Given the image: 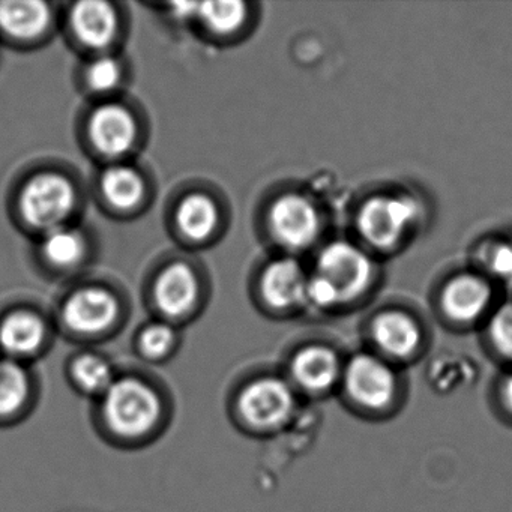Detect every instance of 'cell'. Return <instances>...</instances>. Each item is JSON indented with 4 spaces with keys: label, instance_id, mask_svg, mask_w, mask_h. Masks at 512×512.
I'll return each instance as SVG.
<instances>
[{
    "label": "cell",
    "instance_id": "16",
    "mask_svg": "<svg viewBox=\"0 0 512 512\" xmlns=\"http://www.w3.org/2000/svg\"><path fill=\"white\" fill-rule=\"evenodd\" d=\"M293 379L308 391H323L338 376V359L326 347L311 346L301 350L292 362Z\"/></svg>",
    "mask_w": 512,
    "mask_h": 512
},
{
    "label": "cell",
    "instance_id": "5",
    "mask_svg": "<svg viewBox=\"0 0 512 512\" xmlns=\"http://www.w3.org/2000/svg\"><path fill=\"white\" fill-rule=\"evenodd\" d=\"M295 400L290 386L275 377L250 383L239 398L242 416L257 428H274L292 415Z\"/></svg>",
    "mask_w": 512,
    "mask_h": 512
},
{
    "label": "cell",
    "instance_id": "3",
    "mask_svg": "<svg viewBox=\"0 0 512 512\" xmlns=\"http://www.w3.org/2000/svg\"><path fill=\"white\" fill-rule=\"evenodd\" d=\"M76 205V191L64 176L44 173L26 184L20 196V211L31 226L56 229Z\"/></svg>",
    "mask_w": 512,
    "mask_h": 512
},
{
    "label": "cell",
    "instance_id": "23",
    "mask_svg": "<svg viewBox=\"0 0 512 512\" xmlns=\"http://www.w3.org/2000/svg\"><path fill=\"white\" fill-rule=\"evenodd\" d=\"M85 244L83 239L71 230L56 229L50 233L44 244V254L50 262L59 266H70L80 260Z\"/></svg>",
    "mask_w": 512,
    "mask_h": 512
},
{
    "label": "cell",
    "instance_id": "25",
    "mask_svg": "<svg viewBox=\"0 0 512 512\" xmlns=\"http://www.w3.org/2000/svg\"><path fill=\"white\" fill-rule=\"evenodd\" d=\"M175 340V332L169 326H149L140 337V349L148 358H161L170 352Z\"/></svg>",
    "mask_w": 512,
    "mask_h": 512
},
{
    "label": "cell",
    "instance_id": "26",
    "mask_svg": "<svg viewBox=\"0 0 512 512\" xmlns=\"http://www.w3.org/2000/svg\"><path fill=\"white\" fill-rule=\"evenodd\" d=\"M490 337L499 352L512 358V304L503 305L491 317Z\"/></svg>",
    "mask_w": 512,
    "mask_h": 512
},
{
    "label": "cell",
    "instance_id": "14",
    "mask_svg": "<svg viewBox=\"0 0 512 512\" xmlns=\"http://www.w3.org/2000/svg\"><path fill=\"white\" fill-rule=\"evenodd\" d=\"M376 343L392 356L410 355L418 347L421 334L412 317L400 311H386L373 323Z\"/></svg>",
    "mask_w": 512,
    "mask_h": 512
},
{
    "label": "cell",
    "instance_id": "4",
    "mask_svg": "<svg viewBox=\"0 0 512 512\" xmlns=\"http://www.w3.org/2000/svg\"><path fill=\"white\" fill-rule=\"evenodd\" d=\"M317 277L334 290L338 304L358 298L371 281L373 265L364 251L349 242L328 245L317 260Z\"/></svg>",
    "mask_w": 512,
    "mask_h": 512
},
{
    "label": "cell",
    "instance_id": "2",
    "mask_svg": "<svg viewBox=\"0 0 512 512\" xmlns=\"http://www.w3.org/2000/svg\"><path fill=\"white\" fill-rule=\"evenodd\" d=\"M418 203L409 197L374 196L362 205L358 229L373 247L391 248L418 218Z\"/></svg>",
    "mask_w": 512,
    "mask_h": 512
},
{
    "label": "cell",
    "instance_id": "11",
    "mask_svg": "<svg viewBox=\"0 0 512 512\" xmlns=\"http://www.w3.org/2000/svg\"><path fill=\"white\" fill-rule=\"evenodd\" d=\"M308 278L296 260L281 259L268 266L262 278L266 302L274 308H290L304 301Z\"/></svg>",
    "mask_w": 512,
    "mask_h": 512
},
{
    "label": "cell",
    "instance_id": "21",
    "mask_svg": "<svg viewBox=\"0 0 512 512\" xmlns=\"http://www.w3.org/2000/svg\"><path fill=\"white\" fill-rule=\"evenodd\" d=\"M197 16L215 34H232L245 20V5L236 0L206 2L199 5Z\"/></svg>",
    "mask_w": 512,
    "mask_h": 512
},
{
    "label": "cell",
    "instance_id": "7",
    "mask_svg": "<svg viewBox=\"0 0 512 512\" xmlns=\"http://www.w3.org/2000/svg\"><path fill=\"white\" fill-rule=\"evenodd\" d=\"M346 386L361 406L382 409L394 397L395 377L385 362L374 356L359 355L347 367Z\"/></svg>",
    "mask_w": 512,
    "mask_h": 512
},
{
    "label": "cell",
    "instance_id": "20",
    "mask_svg": "<svg viewBox=\"0 0 512 512\" xmlns=\"http://www.w3.org/2000/svg\"><path fill=\"white\" fill-rule=\"evenodd\" d=\"M29 377L14 361H0V416L16 413L28 400Z\"/></svg>",
    "mask_w": 512,
    "mask_h": 512
},
{
    "label": "cell",
    "instance_id": "27",
    "mask_svg": "<svg viewBox=\"0 0 512 512\" xmlns=\"http://www.w3.org/2000/svg\"><path fill=\"white\" fill-rule=\"evenodd\" d=\"M121 70L113 59L101 58L89 68V85L94 91L107 92L118 85Z\"/></svg>",
    "mask_w": 512,
    "mask_h": 512
},
{
    "label": "cell",
    "instance_id": "10",
    "mask_svg": "<svg viewBox=\"0 0 512 512\" xmlns=\"http://www.w3.org/2000/svg\"><path fill=\"white\" fill-rule=\"evenodd\" d=\"M490 299V286L482 278L458 275L443 290L442 308L455 322L469 323L487 310Z\"/></svg>",
    "mask_w": 512,
    "mask_h": 512
},
{
    "label": "cell",
    "instance_id": "24",
    "mask_svg": "<svg viewBox=\"0 0 512 512\" xmlns=\"http://www.w3.org/2000/svg\"><path fill=\"white\" fill-rule=\"evenodd\" d=\"M485 265L506 286L512 287V241L497 242L487 248Z\"/></svg>",
    "mask_w": 512,
    "mask_h": 512
},
{
    "label": "cell",
    "instance_id": "19",
    "mask_svg": "<svg viewBox=\"0 0 512 512\" xmlns=\"http://www.w3.org/2000/svg\"><path fill=\"white\" fill-rule=\"evenodd\" d=\"M104 196L116 208L136 206L143 196V181L130 167H112L103 176Z\"/></svg>",
    "mask_w": 512,
    "mask_h": 512
},
{
    "label": "cell",
    "instance_id": "9",
    "mask_svg": "<svg viewBox=\"0 0 512 512\" xmlns=\"http://www.w3.org/2000/svg\"><path fill=\"white\" fill-rule=\"evenodd\" d=\"M137 127L131 113L121 106L100 107L92 116L91 139L101 154L118 157L133 148Z\"/></svg>",
    "mask_w": 512,
    "mask_h": 512
},
{
    "label": "cell",
    "instance_id": "28",
    "mask_svg": "<svg viewBox=\"0 0 512 512\" xmlns=\"http://www.w3.org/2000/svg\"><path fill=\"white\" fill-rule=\"evenodd\" d=\"M503 397H505L506 404H508L509 409L512 410V376L508 377V380L505 382V386H503Z\"/></svg>",
    "mask_w": 512,
    "mask_h": 512
},
{
    "label": "cell",
    "instance_id": "1",
    "mask_svg": "<svg viewBox=\"0 0 512 512\" xmlns=\"http://www.w3.org/2000/svg\"><path fill=\"white\" fill-rule=\"evenodd\" d=\"M107 424L122 436H140L155 427L161 403L154 389L136 379L115 380L104 394Z\"/></svg>",
    "mask_w": 512,
    "mask_h": 512
},
{
    "label": "cell",
    "instance_id": "15",
    "mask_svg": "<svg viewBox=\"0 0 512 512\" xmlns=\"http://www.w3.org/2000/svg\"><path fill=\"white\" fill-rule=\"evenodd\" d=\"M49 7L37 0H11L0 4V29L14 38H35L46 31Z\"/></svg>",
    "mask_w": 512,
    "mask_h": 512
},
{
    "label": "cell",
    "instance_id": "18",
    "mask_svg": "<svg viewBox=\"0 0 512 512\" xmlns=\"http://www.w3.org/2000/svg\"><path fill=\"white\" fill-rule=\"evenodd\" d=\"M176 221L185 236L193 241H203L217 227V206L209 197L193 194L179 206Z\"/></svg>",
    "mask_w": 512,
    "mask_h": 512
},
{
    "label": "cell",
    "instance_id": "22",
    "mask_svg": "<svg viewBox=\"0 0 512 512\" xmlns=\"http://www.w3.org/2000/svg\"><path fill=\"white\" fill-rule=\"evenodd\" d=\"M73 376L80 388L94 394H106L107 389L115 383L110 365L94 355L80 356L74 362Z\"/></svg>",
    "mask_w": 512,
    "mask_h": 512
},
{
    "label": "cell",
    "instance_id": "12",
    "mask_svg": "<svg viewBox=\"0 0 512 512\" xmlns=\"http://www.w3.org/2000/svg\"><path fill=\"white\" fill-rule=\"evenodd\" d=\"M197 278L184 263L169 266L155 284V301L164 314L182 316L196 304Z\"/></svg>",
    "mask_w": 512,
    "mask_h": 512
},
{
    "label": "cell",
    "instance_id": "8",
    "mask_svg": "<svg viewBox=\"0 0 512 512\" xmlns=\"http://www.w3.org/2000/svg\"><path fill=\"white\" fill-rule=\"evenodd\" d=\"M118 316V302L103 289L74 293L65 305L64 319L73 331L95 335L106 331Z\"/></svg>",
    "mask_w": 512,
    "mask_h": 512
},
{
    "label": "cell",
    "instance_id": "17",
    "mask_svg": "<svg viewBox=\"0 0 512 512\" xmlns=\"http://www.w3.org/2000/svg\"><path fill=\"white\" fill-rule=\"evenodd\" d=\"M46 337L40 317L26 311L11 314L0 325V346L14 356H26L38 350Z\"/></svg>",
    "mask_w": 512,
    "mask_h": 512
},
{
    "label": "cell",
    "instance_id": "13",
    "mask_svg": "<svg viewBox=\"0 0 512 512\" xmlns=\"http://www.w3.org/2000/svg\"><path fill=\"white\" fill-rule=\"evenodd\" d=\"M77 37L92 49H103L112 43L116 34V14L112 5L100 0H86L71 13Z\"/></svg>",
    "mask_w": 512,
    "mask_h": 512
},
{
    "label": "cell",
    "instance_id": "6",
    "mask_svg": "<svg viewBox=\"0 0 512 512\" xmlns=\"http://www.w3.org/2000/svg\"><path fill=\"white\" fill-rule=\"evenodd\" d=\"M269 221L278 242L293 250L308 247L319 236V212L310 200L298 194L280 197L272 206Z\"/></svg>",
    "mask_w": 512,
    "mask_h": 512
}]
</instances>
